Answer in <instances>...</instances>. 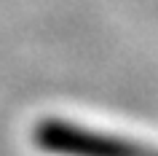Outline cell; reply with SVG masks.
I'll use <instances>...</instances> for the list:
<instances>
[{
	"mask_svg": "<svg viewBox=\"0 0 158 156\" xmlns=\"http://www.w3.org/2000/svg\"><path fill=\"white\" fill-rule=\"evenodd\" d=\"M129 156H158V151L153 154V151H148V148H142V145H134V143H131V151H129Z\"/></svg>",
	"mask_w": 158,
	"mask_h": 156,
	"instance_id": "cell-1",
	"label": "cell"
}]
</instances>
